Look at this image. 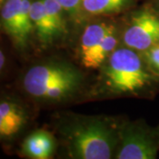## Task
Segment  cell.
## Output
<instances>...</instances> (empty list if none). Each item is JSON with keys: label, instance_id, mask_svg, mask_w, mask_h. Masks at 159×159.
Returning <instances> with one entry per match:
<instances>
[{"label": "cell", "instance_id": "1", "mask_svg": "<svg viewBox=\"0 0 159 159\" xmlns=\"http://www.w3.org/2000/svg\"><path fill=\"white\" fill-rule=\"evenodd\" d=\"M120 124L105 116L69 114L57 125L59 139L69 158H115Z\"/></svg>", "mask_w": 159, "mask_h": 159}, {"label": "cell", "instance_id": "2", "mask_svg": "<svg viewBox=\"0 0 159 159\" xmlns=\"http://www.w3.org/2000/svg\"><path fill=\"white\" fill-rule=\"evenodd\" d=\"M101 85L113 95H138L158 82L142 53L127 47L117 48L102 66Z\"/></svg>", "mask_w": 159, "mask_h": 159}, {"label": "cell", "instance_id": "3", "mask_svg": "<svg viewBox=\"0 0 159 159\" xmlns=\"http://www.w3.org/2000/svg\"><path fill=\"white\" fill-rule=\"evenodd\" d=\"M83 74L71 63L55 60L28 70L23 87L29 96L42 102H63L75 97L83 85Z\"/></svg>", "mask_w": 159, "mask_h": 159}, {"label": "cell", "instance_id": "4", "mask_svg": "<svg viewBox=\"0 0 159 159\" xmlns=\"http://www.w3.org/2000/svg\"><path fill=\"white\" fill-rule=\"evenodd\" d=\"M159 152V125L142 120L120 124L116 159H155Z\"/></svg>", "mask_w": 159, "mask_h": 159}, {"label": "cell", "instance_id": "5", "mask_svg": "<svg viewBox=\"0 0 159 159\" xmlns=\"http://www.w3.org/2000/svg\"><path fill=\"white\" fill-rule=\"evenodd\" d=\"M125 47L144 52L159 43V16L149 10L135 11L122 35Z\"/></svg>", "mask_w": 159, "mask_h": 159}, {"label": "cell", "instance_id": "6", "mask_svg": "<svg viewBox=\"0 0 159 159\" xmlns=\"http://www.w3.org/2000/svg\"><path fill=\"white\" fill-rule=\"evenodd\" d=\"M31 0H6L1 7V23L14 44L25 48L34 32L30 18Z\"/></svg>", "mask_w": 159, "mask_h": 159}, {"label": "cell", "instance_id": "7", "mask_svg": "<svg viewBox=\"0 0 159 159\" xmlns=\"http://www.w3.org/2000/svg\"><path fill=\"white\" fill-rule=\"evenodd\" d=\"M27 121L28 115L20 104L11 100L0 101V139L16 135Z\"/></svg>", "mask_w": 159, "mask_h": 159}, {"label": "cell", "instance_id": "8", "mask_svg": "<svg viewBox=\"0 0 159 159\" xmlns=\"http://www.w3.org/2000/svg\"><path fill=\"white\" fill-rule=\"evenodd\" d=\"M30 18L34 32L43 45H51L64 38L48 16L43 0L31 2Z\"/></svg>", "mask_w": 159, "mask_h": 159}, {"label": "cell", "instance_id": "9", "mask_svg": "<svg viewBox=\"0 0 159 159\" xmlns=\"http://www.w3.org/2000/svg\"><path fill=\"white\" fill-rule=\"evenodd\" d=\"M111 24L107 21H96L85 27L80 41V58L85 68L89 69L93 57Z\"/></svg>", "mask_w": 159, "mask_h": 159}, {"label": "cell", "instance_id": "10", "mask_svg": "<svg viewBox=\"0 0 159 159\" xmlns=\"http://www.w3.org/2000/svg\"><path fill=\"white\" fill-rule=\"evenodd\" d=\"M57 148V141L50 132L37 130L30 134L22 144V152L33 159H49Z\"/></svg>", "mask_w": 159, "mask_h": 159}, {"label": "cell", "instance_id": "11", "mask_svg": "<svg viewBox=\"0 0 159 159\" xmlns=\"http://www.w3.org/2000/svg\"><path fill=\"white\" fill-rule=\"evenodd\" d=\"M133 0H82L80 14L101 16L124 11L131 6Z\"/></svg>", "mask_w": 159, "mask_h": 159}, {"label": "cell", "instance_id": "12", "mask_svg": "<svg viewBox=\"0 0 159 159\" xmlns=\"http://www.w3.org/2000/svg\"><path fill=\"white\" fill-rule=\"evenodd\" d=\"M43 2L51 22L57 31L65 37L67 34V22L65 14L66 12L57 0H43Z\"/></svg>", "mask_w": 159, "mask_h": 159}, {"label": "cell", "instance_id": "13", "mask_svg": "<svg viewBox=\"0 0 159 159\" xmlns=\"http://www.w3.org/2000/svg\"><path fill=\"white\" fill-rule=\"evenodd\" d=\"M142 55L150 69L159 76V43L142 52Z\"/></svg>", "mask_w": 159, "mask_h": 159}, {"label": "cell", "instance_id": "14", "mask_svg": "<svg viewBox=\"0 0 159 159\" xmlns=\"http://www.w3.org/2000/svg\"><path fill=\"white\" fill-rule=\"evenodd\" d=\"M70 18L80 15V9L82 0H57Z\"/></svg>", "mask_w": 159, "mask_h": 159}, {"label": "cell", "instance_id": "15", "mask_svg": "<svg viewBox=\"0 0 159 159\" xmlns=\"http://www.w3.org/2000/svg\"><path fill=\"white\" fill-rule=\"evenodd\" d=\"M4 65H5V55L3 51L0 50V72L4 67Z\"/></svg>", "mask_w": 159, "mask_h": 159}, {"label": "cell", "instance_id": "16", "mask_svg": "<svg viewBox=\"0 0 159 159\" xmlns=\"http://www.w3.org/2000/svg\"><path fill=\"white\" fill-rule=\"evenodd\" d=\"M154 4H155V9H156V11L159 13V0H155V1H154Z\"/></svg>", "mask_w": 159, "mask_h": 159}, {"label": "cell", "instance_id": "17", "mask_svg": "<svg viewBox=\"0 0 159 159\" xmlns=\"http://www.w3.org/2000/svg\"><path fill=\"white\" fill-rule=\"evenodd\" d=\"M4 2H5V0H0V6H1V5H3V4H4Z\"/></svg>", "mask_w": 159, "mask_h": 159}]
</instances>
